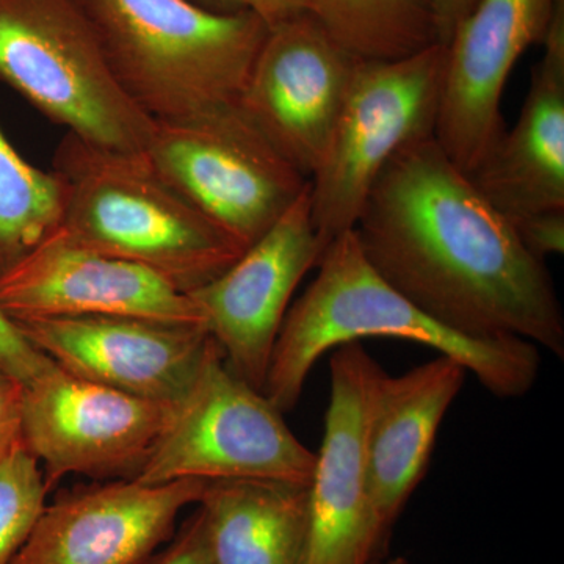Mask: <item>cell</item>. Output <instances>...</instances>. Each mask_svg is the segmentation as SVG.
<instances>
[{"label": "cell", "instance_id": "6da1fadb", "mask_svg": "<svg viewBox=\"0 0 564 564\" xmlns=\"http://www.w3.org/2000/svg\"><path fill=\"white\" fill-rule=\"evenodd\" d=\"M352 231L375 272L445 328L516 337L564 358L563 307L545 262L434 135L393 155Z\"/></svg>", "mask_w": 564, "mask_h": 564}, {"label": "cell", "instance_id": "7a4b0ae2", "mask_svg": "<svg viewBox=\"0 0 564 564\" xmlns=\"http://www.w3.org/2000/svg\"><path fill=\"white\" fill-rule=\"evenodd\" d=\"M317 269L307 291L285 314L263 386L282 414L299 403L318 358L364 337L426 345L462 364L500 399H518L536 383V345L516 337L470 339L445 328L375 272L352 229L325 248Z\"/></svg>", "mask_w": 564, "mask_h": 564}, {"label": "cell", "instance_id": "3957f363", "mask_svg": "<svg viewBox=\"0 0 564 564\" xmlns=\"http://www.w3.org/2000/svg\"><path fill=\"white\" fill-rule=\"evenodd\" d=\"M61 229L74 242L137 263L191 293L243 250L172 187L144 152L104 150L66 133L54 155Z\"/></svg>", "mask_w": 564, "mask_h": 564}, {"label": "cell", "instance_id": "277c9868", "mask_svg": "<svg viewBox=\"0 0 564 564\" xmlns=\"http://www.w3.org/2000/svg\"><path fill=\"white\" fill-rule=\"evenodd\" d=\"M121 87L154 121L239 101L270 25L191 0H84Z\"/></svg>", "mask_w": 564, "mask_h": 564}, {"label": "cell", "instance_id": "5b68a950", "mask_svg": "<svg viewBox=\"0 0 564 564\" xmlns=\"http://www.w3.org/2000/svg\"><path fill=\"white\" fill-rule=\"evenodd\" d=\"M0 80L93 147L150 143L155 121L115 76L84 0H0Z\"/></svg>", "mask_w": 564, "mask_h": 564}, {"label": "cell", "instance_id": "8992f818", "mask_svg": "<svg viewBox=\"0 0 564 564\" xmlns=\"http://www.w3.org/2000/svg\"><path fill=\"white\" fill-rule=\"evenodd\" d=\"M315 452L304 447L265 393L228 369L218 344L132 480H276L311 485Z\"/></svg>", "mask_w": 564, "mask_h": 564}, {"label": "cell", "instance_id": "52a82bcc", "mask_svg": "<svg viewBox=\"0 0 564 564\" xmlns=\"http://www.w3.org/2000/svg\"><path fill=\"white\" fill-rule=\"evenodd\" d=\"M445 44L397 61H362L328 147L310 177L313 221L323 251L351 231L389 161L434 135Z\"/></svg>", "mask_w": 564, "mask_h": 564}, {"label": "cell", "instance_id": "ba28073f", "mask_svg": "<svg viewBox=\"0 0 564 564\" xmlns=\"http://www.w3.org/2000/svg\"><path fill=\"white\" fill-rule=\"evenodd\" d=\"M144 154L163 180L243 251L310 184L237 104L155 121Z\"/></svg>", "mask_w": 564, "mask_h": 564}, {"label": "cell", "instance_id": "9c48e42d", "mask_svg": "<svg viewBox=\"0 0 564 564\" xmlns=\"http://www.w3.org/2000/svg\"><path fill=\"white\" fill-rule=\"evenodd\" d=\"M172 411L173 404L107 388L52 362L24 384L22 443L44 464L47 489L68 474L131 480Z\"/></svg>", "mask_w": 564, "mask_h": 564}, {"label": "cell", "instance_id": "30bf717a", "mask_svg": "<svg viewBox=\"0 0 564 564\" xmlns=\"http://www.w3.org/2000/svg\"><path fill=\"white\" fill-rule=\"evenodd\" d=\"M361 62L304 11L269 29L237 106L310 180Z\"/></svg>", "mask_w": 564, "mask_h": 564}, {"label": "cell", "instance_id": "8fae6325", "mask_svg": "<svg viewBox=\"0 0 564 564\" xmlns=\"http://www.w3.org/2000/svg\"><path fill=\"white\" fill-rule=\"evenodd\" d=\"M361 343L334 348L325 436L310 485L303 564H372L386 540L369 491L367 432L375 386L383 373Z\"/></svg>", "mask_w": 564, "mask_h": 564}, {"label": "cell", "instance_id": "7c38bea8", "mask_svg": "<svg viewBox=\"0 0 564 564\" xmlns=\"http://www.w3.org/2000/svg\"><path fill=\"white\" fill-rule=\"evenodd\" d=\"M322 252L307 184L280 220L228 270L188 293L228 369L258 391L265 386L293 292L317 267Z\"/></svg>", "mask_w": 564, "mask_h": 564}, {"label": "cell", "instance_id": "4fadbf2b", "mask_svg": "<svg viewBox=\"0 0 564 564\" xmlns=\"http://www.w3.org/2000/svg\"><path fill=\"white\" fill-rule=\"evenodd\" d=\"M560 0H478L445 44L434 139L464 173L505 131L502 96L521 55L543 44Z\"/></svg>", "mask_w": 564, "mask_h": 564}, {"label": "cell", "instance_id": "5bb4252c", "mask_svg": "<svg viewBox=\"0 0 564 564\" xmlns=\"http://www.w3.org/2000/svg\"><path fill=\"white\" fill-rule=\"evenodd\" d=\"M13 322L66 372L159 403L180 402L212 344L206 326L132 315Z\"/></svg>", "mask_w": 564, "mask_h": 564}, {"label": "cell", "instance_id": "9a60e30c", "mask_svg": "<svg viewBox=\"0 0 564 564\" xmlns=\"http://www.w3.org/2000/svg\"><path fill=\"white\" fill-rule=\"evenodd\" d=\"M11 321L132 315L204 325L199 307L161 274L74 242L61 228L0 276Z\"/></svg>", "mask_w": 564, "mask_h": 564}, {"label": "cell", "instance_id": "2e32d148", "mask_svg": "<svg viewBox=\"0 0 564 564\" xmlns=\"http://www.w3.org/2000/svg\"><path fill=\"white\" fill-rule=\"evenodd\" d=\"M209 481H111L44 508L10 564H139L170 541L181 511Z\"/></svg>", "mask_w": 564, "mask_h": 564}, {"label": "cell", "instance_id": "e0dca14e", "mask_svg": "<svg viewBox=\"0 0 564 564\" xmlns=\"http://www.w3.org/2000/svg\"><path fill=\"white\" fill-rule=\"evenodd\" d=\"M543 44L518 121L469 174L510 221L564 212V0Z\"/></svg>", "mask_w": 564, "mask_h": 564}, {"label": "cell", "instance_id": "ac0fdd59", "mask_svg": "<svg viewBox=\"0 0 564 564\" xmlns=\"http://www.w3.org/2000/svg\"><path fill=\"white\" fill-rule=\"evenodd\" d=\"M466 367L440 355L410 372H386L375 386L367 466L375 519L388 538L404 505L421 484L441 422L462 392Z\"/></svg>", "mask_w": 564, "mask_h": 564}, {"label": "cell", "instance_id": "d6986e66", "mask_svg": "<svg viewBox=\"0 0 564 564\" xmlns=\"http://www.w3.org/2000/svg\"><path fill=\"white\" fill-rule=\"evenodd\" d=\"M198 505L210 564H303L310 485L209 481Z\"/></svg>", "mask_w": 564, "mask_h": 564}, {"label": "cell", "instance_id": "ffe728a7", "mask_svg": "<svg viewBox=\"0 0 564 564\" xmlns=\"http://www.w3.org/2000/svg\"><path fill=\"white\" fill-rule=\"evenodd\" d=\"M307 11L361 61H397L443 44L430 0H307Z\"/></svg>", "mask_w": 564, "mask_h": 564}, {"label": "cell", "instance_id": "44dd1931", "mask_svg": "<svg viewBox=\"0 0 564 564\" xmlns=\"http://www.w3.org/2000/svg\"><path fill=\"white\" fill-rule=\"evenodd\" d=\"M62 207L55 173L22 158L0 128V276L61 228Z\"/></svg>", "mask_w": 564, "mask_h": 564}, {"label": "cell", "instance_id": "7402d4cb", "mask_svg": "<svg viewBox=\"0 0 564 564\" xmlns=\"http://www.w3.org/2000/svg\"><path fill=\"white\" fill-rule=\"evenodd\" d=\"M47 491L40 463L24 443L0 462V564L13 562L31 536Z\"/></svg>", "mask_w": 564, "mask_h": 564}, {"label": "cell", "instance_id": "603a6c76", "mask_svg": "<svg viewBox=\"0 0 564 564\" xmlns=\"http://www.w3.org/2000/svg\"><path fill=\"white\" fill-rule=\"evenodd\" d=\"M51 364V359L22 336L20 328L0 307V369L28 384Z\"/></svg>", "mask_w": 564, "mask_h": 564}, {"label": "cell", "instance_id": "cb8c5ba5", "mask_svg": "<svg viewBox=\"0 0 564 564\" xmlns=\"http://www.w3.org/2000/svg\"><path fill=\"white\" fill-rule=\"evenodd\" d=\"M519 240L534 258L545 262L564 251V212H543L511 221Z\"/></svg>", "mask_w": 564, "mask_h": 564}, {"label": "cell", "instance_id": "d4e9b609", "mask_svg": "<svg viewBox=\"0 0 564 564\" xmlns=\"http://www.w3.org/2000/svg\"><path fill=\"white\" fill-rule=\"evenodd\" d=\"M139 564H210L198 511L185 521L180 534L166 547L158 549Z\"/></svg>", "mask_w": 564, "mask_h": 564}, {"label": "cell", "instance_id": "484cf974", "mask_svg": "<svg viewBox=\"0 0 564 564\" xmlns=\"http://www.w3.org/2000/svg\"><path fill=\"white\" fill-rule=\"evenodd\" d=\"M24 384L0 369V462L22 443Z\"/></svg>", "mask_w": 564, "mask_h": 564}, {"label": "cell", "instance_id": "4316f807", "mask_svg": "<svg viewBox=\"0 0 564 564\" xmlns=\"http://www.w3.org/2000/svg\"><path fill=\"white\" fill-rule=\"evenodd\" d=\"M196 6L220 13L250 11L258 14L267 24H278L307 11V0H191Z\"/></svg>", "mask_w": 564, "mask_h": 564}, {"label": "cell", "instance_id": "83f0119b", "mask_svg": "<svg viewBox=\"0 0 564 564\" xmlns=\"http://www.w3.org/2000/svg\"><path fill=\"white\" fill-rule=\"evenodd\" d=\"M430 3L440 28L441 41L447 44L459 22L474 10L478 0H430Z\"/></svg>", "mask_w": 564, "mask_h": 564}, {"label": "cell", "instance_id": "f1b7e54d", "mask_svg": "<svg viewBox=\"0 0 564 564\" xmlns=\"http://www.w3.org/2000/svg\"><path fill=\"white\" fill-rule=\"evenodd\" d=\"M372 564H411V563L404 558H392V560H388V562H377V560H375V562Z\"/></svg>", "mask_w": 564, "mask_h": 564}]
</instances>
